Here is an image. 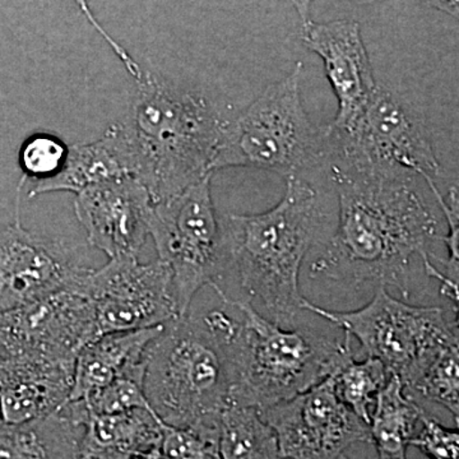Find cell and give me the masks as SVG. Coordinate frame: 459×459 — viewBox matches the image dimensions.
Returning a JSON list of instances; mask_svg holds the SVG:
<instances>
[{
  "label": "cell",
  "instance_id": "6da1fadb",
  "mask_svg": "<svg viewBox=\"0 0 459 459\" xmlns=\"http://www.w3.org/2000/svg\"><path fill=\"white\" fill-rule=\"evenodd\" d=\"M338 195V226L310 265L313 279L358 289L395 287L409 299L413 259L437 261L439 221L409 175L331 168Z\"/></svg>",
  "mask_w": 459,
  "mask_h": 459
},
{
  "label": "cell",
  "instance_id": "7a4b0ae2",
  "mask_svg": "<svg viewBox=\"0 0 459 459\" xmlns=\"http://www.w3.org/2000/svg\"><path fill=\"white\" fill-rule=\"evenodd\" d=\"M238 320L222 310L166 323L146 351L143 388L165 424L212 430L231 406Z\"/></svg>",
  "mask_w": 459,
  "mask_h": 459
},
{
  "label": "cell",
  "instance_id": "3957f363",
  "mask_svg": "<svg viewBox=\"0 0 459 459\" xmlns=\"http://www.w3.org/2000/svg\"><path fill=\"white\" fill-rule=\"evenodd\" d=\"M134 178L153 204L179 195L211 171L223 120L202 96L143 74L128 120Z\"/></svg>",
  "mask_w": 459,
  "mask_h": 459
},
{
  "label": "cell",
  "instance_id": "277c9868",
  "mask_svg": "<svg viewBox=\"0 0 459 459\" xmlns=\"http://www.w3.org/2000/svg\"><path fill=\"white\" fill-rule=\"evenodd\" d=\"M222 222L241 287L262 301L276 323L292 322L303 312L301 265L325 222L316 190L301 178H286L285 195L273 208L229 214Z\"/></svg>",
  "mask_w": 459,
  "mask_h": 459
},
{
  "label": "cell",
  "instance_id": "5b68a950",
  "mask_svg": "<svg viewBox=\"0 0 459 459\" xmlns=\"http://www.w3.org/2000/svg\"><path fill=\"white\" fill-rule=\"evenodd\" d=\"M212 289L223 304L244 316L235 334L231 406L270 409L334 376L353 358L347 334L340 341L307 329L286 331L256 312L250 301L232 300L219 285Z\"/></svg>",
  "mask_w": 459,
  "mask_h": 459
},
{
  "label": "cell",
  "instance_id": "8992f818",
  "mask_svg": "<svg viewBox=\"0 0 459 459\" xmlns=\"http://www.w3.org/2000/svg\"><path fill=\"white\" fill-rule=\"evenodd\" d=\"M303 69L296 63L234 122L223 124L211 171L250 168L290 178L327 159V128L314 126L301 100Z\"/></svg>",
  "mask_w": 459,
  "mask_h": 459
},
{
  "label": "cell",
  "instance_id": "52a82bcc",
  "mask_svg": "<svg viewBox=\"0 0 459 459\" xmlns=\"http://www.w3.org/2000/svg\"><path fill=\"white\" fill-rule=\"evenodd\" d=\"M304 312L337 325L360 343L367 358L377 359L409 389L444 351L458 343L457 319L443 307H416L398 300L386 287H377L370 303L351 312H333L305 299Z\"/></svg>",
  "mask_w": 459,
  "mask_h": 459
},
{
  "label": "cell",
  "instance_id": "ba28073f",
  "mask_svg": "<svg viewBox=\"0 0 459 459\" xmlns=\"http://www.w3.org/2000/svg\"><path fill=\"white\" fill-rule=\"evenodd\" d=\"M211 179L212 174L179 195L153 204L151 211L148 234L155 241L160 261L170 268L180 316L188 314L199 290L217 285L230 262Z\"/></svg>",
  "mask_w": 459,
  "mask_h": 459
},
{
  "label": "cell",
  "instance_id": "9c48e42d",
  "mask_svg": "<svg viewBox=\"0 0 459 459\" xmlns=\"http://www.w3.org/2000/svg\"><path fill=\"white\" fill-rule=\"evenodd\" d=\"M328 132L331 168L434 180L440 164L421 124L392 91L377 84L351 123Z\"/></svg>",
  "mask_w": 459,
  "mask_h": 459
},
{
  "label": "cell",
  "instance_id": "30bf717a",
  "mask_svg": "<svg viewBox=\"0 0 459 459\" xmlns=\"http://www.w3.org/2000/svg\"><path fill=\"white\" fill-rule=\"evenodd\" d=\"M81 287L92 304L99 337L180 316L170 268L160 259L142 264L137 256L111 258L100 270L87 271Z\"/></svg>",
  "mask_w": 459,
  "mask_h": 459
},
{
  "label": "cell",
  "instance_id": "8fae6325",
  "mask_svg": "<svg viewBox=\"0 0 459 459\" xmlns=\"http://www.w3.org/2000/svg\"><path fill=\"white\" fill-rule=\"evenodd\" d=\"M81 285L0 314V356L75 360L99 338L92 304Z\"/></svg>",
  "mask_w": 459,
  "mask_h": 459
},
{
  "label": "cell",
  "instance_id": "7c38bea8",
  "mask_svg": "<svg viewBox=\"0 0 459 459\" xmlns=\"http://www.w3.org/2000/svg\"><path fill=\"white\" fill-rule=\"evenodd\" d=\"M259 412L276 433L281 459H340L353 444L370 442L369 425L338 398L332 377Z\"/></svg>",
  "mask_w": 459,
  "mask_h": 459
},
{
  "label": "cell",
  "instance_id": "4fadbf2b",
  "mask_svg": "<svg viewBox=\"0 0 459 459\" xmlns=\"http://www.w3.org/2000/svg\"><path fill=\"white\" fill-rule=\"evenodd\" d=\"M17 188L14 222L0 231V314L82 283L89 268L72 261L62 243L23 228Z\"/></svg>",
  "mask_w": 459,
  "mask_h": 459
},
{
  "label": "cell",
  "instance_id": "5bb4252c",
  "mask_svg": "<svg viewBox=\"0 0 459 459\" xmlns=\"http://www.w3.org/2000/svg\"><path fill=\"white\" fill-rule=\"evenodd\" d=\"M153 202L133 177L115 178L75 195L74 211L91 246L108 258L137 256L146 243Z\"/></svg>",
  "mask_w": 459,
  "mask_h": 459
},
{
  "label": "cell",
  "instance_id": "9a60e30c",
  "mask_svg": "<svg viewBox=\"0 0 459 459\" xmlns=\"http://www.w3.org/2000/svg\"><path fill=\"white\" fill-rule=\"evenodd\" d=\"M303 42L322 59L337 98L336 117L328 128H342L367 107L377 86L360 25L351 20L309 21L303 26Z\"/></svg>",
  "mask_w": 459,
  "mask_h": 459
},
{
  "label": "cell",
  "instance_id": "2e32d148",
  "mask_svg": "<svg viewBox=\"0 0 459 459\" xmlns=\"http://www.w3.org/2000/svg\"><path fill=\"white\" fill-rule=\"evenodd\" d=\"M74 361L0 356V421L22 424L62 409L74 386Z\"/></svg>",
  "mask_w": 459,
  "mask_h": 459
},
{
  "label": "cell",
  "instance_id": "e0dca14e",
  "mask_svg": "<svg viewBox=\"0 0 459 459\" xmlns=\"http://www.w3.org/2000/svg\"><path fill=\"white\" fill-rule=\"evenodd\" d=\"M164 325L108 333L86 344L75 358L68 402L86 400L122 376L144 380L148 344L161 333Z\"/></svg>",
  "mask_w": 459,
  "mask_h": 459
},
{
  "label": "cell",
  "instance_id": "ac0fdd59",
  "mask_svg": "<svg viewBox=\"0 0 459 459\" xmlns=\"http://www.w3.org/2000/svg\"><path fill=\"white\" fill-rule=\"evenodd\" d=\"M86 418L83 402L74 401L32 421H0V459H81Z\"/></svg>",
  "mask_w": 459,
  "mask_h": 459
},
{
  "label": "cell",
  "instance_id": "d6986e66",
  "mask_svg": "<svg viewBox=\"0 0 459 459\" xmlns=\"http://www.w3.org/2000/svg\"><path fill=\"white\" fill-rule=\"evenodd\" d=\"M134 178V164L122 123L113 124L98 141L69 147L62 170L49 179L38 181L29 197L53 192L80 193L93 184Z\"/></svg>",
  "mask_w": 459,
  "mask_h": 459
},
{
  "label": "cell",
  "instance_id": "ffe728a7",
  "mask_svg": "<svg viewBox=\"0 0 459 459\" xmlns=\"http://www.w3.org/2000/svg\"><path fill=\"white\" fill-rule=\"evenodd\" d=\"M160 439L161 420L153 411L89 412L84 421L81 458L132 459L159 448Z\"/></svg>",
  "mask_w": 459,
  "mask_h": 459
},
{
  "label": "cell",
  "instance_id": "44dd1931",
  "mask_svg": "<svg viewBox=\"0 0 459 459\" xmlns=\"http://www.w3.org/2000/svg\"><path fill=\"white\" fill-rule=\"evenodd\" d=\"M421 412L400 377L389 373L385 386L377 392L369 422L370 443L379 459H407Z\"/></svg>",
  "mask_w": 459,
  "mask_h": 459
},
{
  "label": "cell",
  "instance_id": "7402d4cb",
  "mask_svg": "<svg viewBox=\"0 0 459 459\" xmlns=\"http://www.w3.org/2000/svg\"><path fill=\"white\" fill-rule=\"evenodd\" d=\"M221 459H281L273 429L255 407L230 406L220 416Z\"/></svg>",
  "mask_w": 459,
  "mask_h": 459
},
{
  "label": "cell",
  "instance_id": "603a6c76",
  "mask_svg": "<svg viewBox=\"0 0 459 459\" xmlns=\"http://www.w3.org/2000/svg\"><path fill=\"white\" fill-rule=\"evenodd\" d=\"M389 373L377 359L356 361L351 358L338 369L333 379L334 391L350 410L369 425L377 392L385 386Z\"/></svg>",
  "mask_w": 459,
  "mask_h": 459
},
{
  "label": "cell",
  "instance_id": "cb8c5ba5",
  "mask_svg": "<svg viewBox=\"0 0 459 459\" xmlns=\"http://www.w3.org/2000/svg\"><path fill=\"white\" fill-rule=\"evenodd\" d=\"M458 343L446 347L419 379L404 389L410 395H421L451 411L458 425L459 419V353Z\"/></svg>",
  "mask_w": 459,
  "mask_h": 459
},
{
  "label": "cell",
  "instance_id": "d4e9b609",
  "mask_svg": "<svg viewBox=\"0 0 459 459\" xmlns=\"http://www.w3.org/2000/svg\"><path fill=\"white\" fill-rule=\"evenodd\" d=\"M160 451L168 459H221L219 428L213 430L178 428L161 420Z\"/></svg>",
  "mask_w": 459,
  "mask_h": 459
},
{
  "label": "cell",
  "instance_id": "484cf974",
  "mask_svg": "<svg viewBox=\"0 0 459 459\" xmlns=\"http://www.w3.org/2000/svg\"><path fill=\"white\" fill-rule=\"evenodd\" d=\"M69 147L56 135L36 133L23 142L20 150L22 177L38 181L49 179L62 170Z\"/></svg>",
  "mask_w": 459,
  "mask_h": 459
},
{
  "label": "cell",
  "instance_id": "4316f807",
  "mask_svg": "<svg viewBox=\"0 0 459 459\" xmlns=\"http://www.w3.org/2000/svg\"><path fill=\"white\" fill-rule=\"evenodd\" d=\"M82 402L92 413H119L137 409L153 411L144 394L143 380L129 376L117 377Z\"/></svg>",
  "mask_w": 459,
  "mask_h": 459
},
{
  "label": "cell",
  "instance_id": "83f0119b",
  "mask_svg": "<svg viewBox=\"0 0 459 459\" xmlns=\"http://www.w3.org/2000/svg\"><path fill=\"white\" fill-rule=\"evenodd\" d=\"M421 431L411 439L410 446H416L430 459H459V435L457 430L444 428L422 410L420 416Z\"/></svg>",
  "mask_w": 459,
  "mask_h": 459
},
{
  "label": "cell",
  "instance_id": "f1b7e54d",
  "mask_svg": "<svg viewBox=\"0 0 459 459\" xmlns=\"http://www.w3.org/2000/svg\"><path fill=\"white\" fill-rule=\"evenodd\" d=\"M427 184L437 198L440 210L443 211L446 221L448 223V234L442 237L448 249V258L439 259L446 272H443L446 279L452 282L458 283V264H459V201L457 188H451L448 195L444 197L439 189L435 186L434 180H428Z\"/></svg>",
  "mask_w": 459,
  "mask_h": 459
},
{
  "label": "cell",
  "instance_id": "f546056e",
  "mask_svg": "<svg viewBox=\"0 0 459 459\" xmlns=\"http://www.w3.org/2000/svg\"><path fill=\"white\" fill-rule=\"evenodd\" d=\"M74 2L77 3L78 8L82 12L83 16L86 17L87 21H89L91 26H92L100 35H101V38L108 42V47H110L111 50L114 51L115 56L119 57L120 62L126 65V71L129 72V74H132L133 77L135 78V81H140L142 75H143V71H142L140 65H138L131 56H129L128 51L124 49L119 42L114 40L113 36L108 35L107 30H105L104 27L101 26V23L96 20L95 14L91 11L89 0H74Z\"/></svg>",
  "mask_w": 459,
  "mask_h": 459
},
{
  "label": "cell",
  "instance_id": "4dcf8cb0",
  "mask_svg": "<svg viewBox=\"0 0 459 459\" xmlns=\"http://www.w3.org/2000/svg\"><path fill=\"white\" fill-rule=\"evenodd\" d=\"M290 4L292 5L298 12L299 16L301 18V22H303V26L307 25L310 20V8H312V4L314 0H287Z\"/></svg>",
  "mask_w": 459,
  "mask_h": 459
},
{
  "label": "cell",
  "instance_id": "1f68e13d",
  "mask_svg": "<svg viewBox=\"0 0 459 459\" xmlns=\"http://www.w3.org/2000/svg\"><path fill=\"white\" fill-rule=\"evenodd\" d=\"M422 2L446 12L453 17H458V0H422Z\"/></svg>",
  "mask_w": 459,
  "mask_h": 459
},
{
  "label": "cell",
  "instance_id": "d6a6232c",
  "mask_svg": "<svg viewBox=\"0 0 459 459\" xmlns=\"http://www.w3.org/2000/svg\"><path fill=\"white\" fill-rule=\"evenodd\" d=\"M132 459H168L162 455L160 448H153L151 451L142 453V455H135L134 458Z\"/></svg>",
  "mask_w": 459,
  "mask_h": 459
},
{
  "label": "cell",
  "instance_id": "836d02e7",
  "mask_svg": "<svg viewBox=\"0 0 459 459\" xmlns=\"http://www.w3.org/2000/svg\"><path fill=\"white\" fill-rule=\"evenodd\" d=\"M358 3H362V4H367V3H374L377 2V0H356Z\"/></svg>",
  "mask_w": 459,
  "mask_h": 459
},
{
  "label": "cell",
  "instance_id": "e575fe53",
  "mask_svg": "<svg viewBox=\"0 0 459 459\" xmlns=\"http://www.w3.org/2000/svg\"><path fill=\"white\" fill-rule=\"evenodd\" d=\"M340 459H350V458L344 457V455H341Z\"/></svg>",
  "mask_w": 459,
  "mask_h": 459
},
{
  "label": "cell",
  "instance_id": "d590c367",
  "mask_svg": "<svg viewBox=\"0 0 459 459\" xmlns=\"http://www.w3.org/2000/svg\"><path fill=\"white\" fill-rule=\"evenodd\" d=\"M81 459H91V458H81Z\"/></svg>",
  "mask_w": 459,
  "mask_h": 459
}]
</instances>
